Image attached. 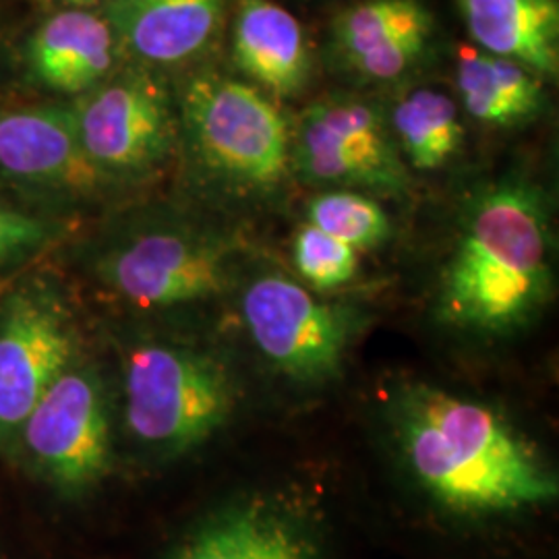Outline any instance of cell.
I'll return each mask as SVG.
<instances>
[{"instance_id": "obj_17", "label": "cell", "mask_w": 559, "mask_h": 559, "mask_svg": "<svg viewBox=\"0 0 559 559\" xmlns=\"http://www.w3.org/2000/svg\"><path fill=\"white\" fill-rule=\"evenodd\" d=\"M173 559H320L299 524L263 503L235 506L203 520Z\"/></svg>"}, {"instance_id": "obj_18", "label": "cell", "mask_w": 559, "mask_h": 559, "mask_svg": "<svg viewBox=\"0 0 559 559\" xmlns=\"http://www.w3.org/2000/svg\"><path fill=\"white\" fill-rule=\"evenodd\" d=\"M537 73L516 60L462 46L456 87L466 112L483 124L519 127L545 108V85Z\"/></svg>"}, {"instance_id": "obj_2", "label": "cell", "mask_w": 559, "mask_h": 559, "mask_svg": "<svg viewBox=\"0 0 559 559\" xmlns=\"http://www.w3.org/2000/svg\"><path fill=\"white\" fill-rule=\"evenodd\" d=\"M554 293L551 210L539 185L498 180L473 198L441 270L438 316L503 336L537 318Z\"/></svg>"}, {"instance_id": "obj_5", "label": "cell", "mask_w": 559, "mask_h": 559, "mask_svg": "<svg viewBox=\"0 0 559 559\" xmlns=\"http://www.w3.org/2000/svg\"><path fill=\"white\" fill-rule=\"evenodd\" d=\"M237 406V383L218 357L195 346L143 342L124 359V419L141 441L168 454L210 440Z\"/></svg>"}, {"instance_id": "obj_12", "label": "cell", "mask_w": 559, "mask_h": 559, "mask_svg": "<svg viewBox=\"0 0 559 559\" xmlns=\"http://www.w3.org/2000/svg\"><path fill=\"white\" fill-rule=\"evenodd\" d=\"M433 27L423 0H360L334 20L332 44L362 80L392 81L425 57Z\"/></svg>"}, {"instance_id": "obj_16", "label": "cell", "mask_w": 559, "mask_h": 559, "mask_svg": "<svg viewBox=\"0 0 559 559\" xmlns=\"http://www.w3.org/2000/svg\"><path fill=\"white\" fill-rule=\"evenodd\" d=\"M480 50L516 60L540 80H558V0H456Z\"/></svg>"}, {"instance_id": "obj_8", "label": "cell", "mask_w": 559, "mask_h": 559, "mask_svg": "<svg viewBox=\"0 0 559 559\" xmlns=\"http://www.w3.org/2000/svg\"><path fill=\"white\" fill-rule=\"evenodd\" d=\"M290 160L293 173L320 187L385 198H402L411 189L388 115L360 98L330 96L307 106L290 124Z\"/></svg>"}, {"instance_id": "obj_11", "label": "cell", "mask_w": 559, "mask_h": 559, "mask_svg": "<svg viewBox=\"0 0 559 559\" xmlns=\"http://www.w3.org/2000/svg\"><path fill=\"white\" fill-rule=\"evenodd\" d=\"M20 441L62 491L98 483L110 464V423L98 373L73 365L60 373L23 423Z\"/></svg>"}, {"instance_id": "obj_23", "label": "cell", "mask_w": 559, "mask_h": 559, "mask_svg": "<svg viewBox=\"0 0 559 559\" xmlns=\"http://www.w3.org/2000/svg\"><path fill=\"white\" fill-rule=\"evenodd\" d=\"M62 2H67V4H71L75 9H83V7H92V4H96L100 0H62Z\"/></svg>"}, {"instance_id": "obj_9", "label": "cell", "mask_w": 559, "mask_h": 559, "mask_svg": "<svg viewBox=\"0 0 559 559\" xmlns=\"http://www.w3.org/2000/svg\"><path fill=\"white\" fill-rule=\"evenodd\" d=\"M78 355V330L46 280L13 288L0 302V450L20 441L23 423Z\"/></svg>"}, {"instance_id": "obj_13", "label": "cell", "mask_w": 559, "mask_h": 559, "mask_svg": "<svg viewBox=\"0 0 559 559\" xmlns=\"http://www.w3.org/2000/svg\"><path fill=\"white\" fill-rule=\"evenodd\" d=\"M230 0H104L115 40L145 64H182L221 32Z\"/></svg>"}, {"instance_id": "obj_1", "label": "cell", "mask_w": 559, "mask_h": 559, "mask_svg": "<svg viewBox=\"0 0 559 559\" xmlns=\"http://www.w3.org/2000/svg\"><path fill=\"white\" fill-rule=\"evenodd\" d=\"M392 425L420 489L456 514H514L558 498L545 460L480 402L415 383L394 402Z\"/></svg>"}, {"instance_id": "obj_15", "label": "cell", "mask_w": 559, "mask_h": 559, "mask_svg": "<svg viewBox=\"0 0 559 559\" xmlns=\"http://www.w3.org/2000/svg\"><path fill=\"white\" fill-rule=\"evenodd\" d=\"M115 34L100 15L71 9L44 21L27 50V64L41 87L75 96L112 73Z\"/></svg>"}, {"instance_id": "obj_4", "label": "cell", "mask_w": 559, "mask_h": 559, "mask_svg": "<svg viewBox=\"0 0 559 559\" xmlns=\"http://www.w3.org/2000/svg\"><path fill=\"white\" fill-rule=\"evenodd\" d=\"M175 98L180 158L203 189L263 200L293 175L290 122L260 87L201 73Z\"/></svg>"}, {"instance_id": "obj_7", "label": "cell", "mask_w": 559, "mask_h": 559, "mask_svg": "<svg viewBox=\"0 0 559 559\" xmlns=\"http://www.w3.org/2000/svg\"><path fill=\"white\" fill-rule=\"evenodd\" d=\"M240 313L261 357L302 385L338 380L365 325L357 307L318 299L278 272L261 274L245 286Z\"/></svg>"}, {"instance_id": "obj_3", "label": "cell", "mask_w": 559, "mask_h": 559, "mask_svg": "<svg viewBox=\"0 0 559 559\" xmlns=\"http://www.w3.org/2000/svg\"><path fill=\"white\" fill-rule=\"evenodd\" d=\"M78 258L115 297L140 309H175L228 290L237 245L205 222L154 207L108 222Z\"/></svg>"}, {"instance_id": "obj_6", "label": "cell", "mask_w": 559, "mask_h": 559, "mask_svg": "<svg viewBox=\"0 0 559 559\" xmlns=\"http://www.w3.org/2000/svg\"><path fill=\"white\" fill-rule=\"evenodd\" d=\"M71 106L81 150L104 185L152 179L179 154L177 98L145 69L110 73Z\"/></svg>"}, {"instance_id": "obj_22", "label": "cell", "mask_w": 559, "mask_h": 559, "mask_svg": "<svg viewBox=\"0 0 559 559\" xmlns=\"http://www.w3.org/2000/svg\"><path fill=\"white\" fill-rule=\"evenodd\" d=\"M359 249L305 224L293 240V263L309 288L328 293L359 274Z\"/></svg>"}, {"instance_id": "obj_21", "label": "cell", "mask_w": 559, "mask_h": 559, "mask_svg": "<svg viewBox=\"0 0 559 559\" xmlns=\"http://www.w3.org/2000/svg\"><path fill=\"white\" fill-rule=\"evenodd\" d=\"M60 237L57 214L0 195V274L38 258Z\"/></svg>"}, {"instance_id": "obj_19", "label": "cell", "mask_w": 559, "mask_h": 559, "mask_svg": "<svg viewBox=\"0 0 559 559\" xmlns=\"http://www.w3.org/2000/svg\"><path fill=\"white\" fill-rule=\"evenodd\" d=\"M388 122L406 166L420 173L443 168L464 145L459 106L438 90L423 87L400 98Z\"/></svg>"}, {"instance_id": "obj_14", "label": "cell", "mask_w": 559, "mask_h": 559, "mask_svg": "<svg viewBox=\"0 0 559 559\" xmlns=\"http://www.w3.org/2000/svg\"><path fill=\"white\" fill-rule=\"evenodd\" d=\"M230 52L240 73L270 96H299L311 80L313 57L305 29L274 0H239Z\"/></svg>"}, {"instance_id": "obj_10", "label": "cell", "mask_w": 559, "mask_h": 559, "mask_svg": "<svg viewBox=\"0 0 559 559\" xmlns=\"http://www.w3.org/2000/svg\"><path fill=\"white\" fill-rule=\"evenodd\" d=\"M102 187L81 150L71 104L0 108V191L57 214Z\"/></svg>"}, {"instance_id": "obj_20", "label": "cell", "mask_w": 559, "mask_h": 559, "mask_svg": "<svg viewBox=\"0 0 559 559\" xmlns=\"http://www.w3.org/2000/svg\"><path fill=\"white\" fill-rule=\"evenodd\" d=\"M307 224L369 251L388 242L392 222L378 200L350 189H330L307 205Z\"/></svg>"}]
</instances>
